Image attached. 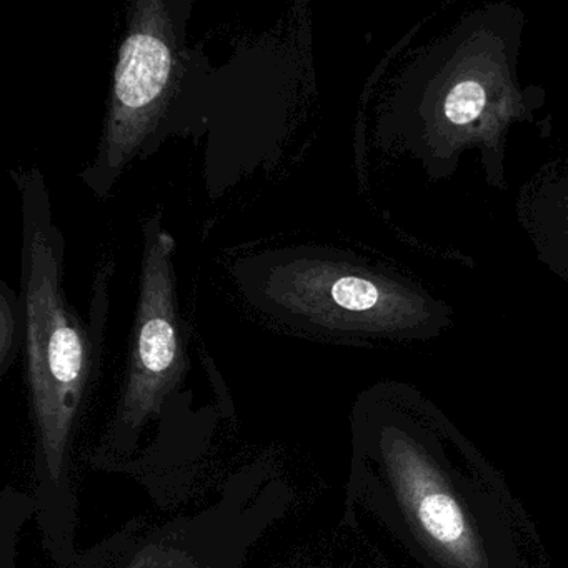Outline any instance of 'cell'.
I'll list each match as a JSON object with an SVG mask.
<instances>
[{
    "mask_svg": "<svg viewBox=\"0 0 568 568\" xmlns=\"http://www.w3.org/2000/svg\"><path fill=\"white\" fill-rule=\"evenodd\" d=\"M24 225L22 308L42 527L51 550L69 554L74 520L69 450L91 374L92 347L62 291L64 239L52 225L48 194L38 175L24 187Z\"/></svg>",
    "mask_w": 568,
    "mask_h": 568,
    "instance_id": "cell-1",
    "label": "cell"
},
{
    "mask_svg": "<svg viewBox=\"0 0 568 568\" xmlns=\"http://www.w3.org/2000/svg\"><path fill=\"white\" fill-rule=\"evenodd\" d=\"M174 4L141 0L131 6L129 29L115 65L109 115L98 162L88 172L98 191L111 189L154 131L174 91L179 54Z\"/></svg>",
    "mask_w": 568,
    "mask_h": 568,
    "instance_id": "cell-2",
    "label": "cell"
},
{
    "mask_svg": "<svg viewBox=\"0 0 568 568\" xmlns=\"http://www.w3.org/2000/svg\"><path fill=\"white\" fill-rule=\"evenodd\" d=\"M144 234L131 367L115 417V432L121 434H138L187 371L175 288V241L162 227L159 214L145 224Z\"/></svg>",
    "mask_w": 568,
    "mask_h": 568,
    "instance_id": "cell-3",
    "label": "cell"
},
{
    "mask_svg": "<svg viewBox=\"0 0 568 568\" xmlns=\"http://www.w3.org/2000/svg\"><path fill=\"white\" fill-rule=\"evenodd\" d=\"M422 521L434 537L442 541H455L464 530L462 518L450 498L428 497L422 505Z\"/></svg>",
    "mask_w": 568,
    "mask_h": 568,
    "instance_id": "cell-4",
    "label": "cell"
},
{
    "mask_svg": "<svg viewBox=\"0 0 568 568\" xmlns=\"http://www.w3.org/2000/svg\"><path fill=\"white\" fill-rule=\"evenodd\" d=\"M485 91L478 82L465 81L455 85L445 99V115L455 125L474 122L485 108Z\"/></svg>",
    "mask_w": 568,
    "mask_h": 568,
    "instance_id": "cell-5",
    "label": "cell"
},
{
    "mask_svg": "<svg viewBox=\"0 0 568 568\" xmlns=\"http://www.w3.org/2000/svg\"><path fill=\"white\" fill-rule=\"evenodd\" d=\"M0 288H2V294H0V367L4 374L14 357L16 345H18L19 334H21L19 332L21 305L6 282L0 284Z\"/></svg>",
    "mask_w": 568,
    "mask_h": 568,
    "instance_id": "cell-6",
    "label": "cell"
},
{
    "mask_svg": "<svg viewBox=\"0 0 568 568\" xmlns=\"http://www.w3.org/2000/svg\"><path fill=\"white\" fill-rule=\"evenodd\" d=\"M132 568H172L169 567L164 561V557L161 555L149 554L144 555V557L139 558L135 561V565H132Z\"/></svg>",
    "mask_w": 568,
    "mask_h": 568,
    "instance_id": "cell-7",
    "label": "cell"
}]
</instances>
